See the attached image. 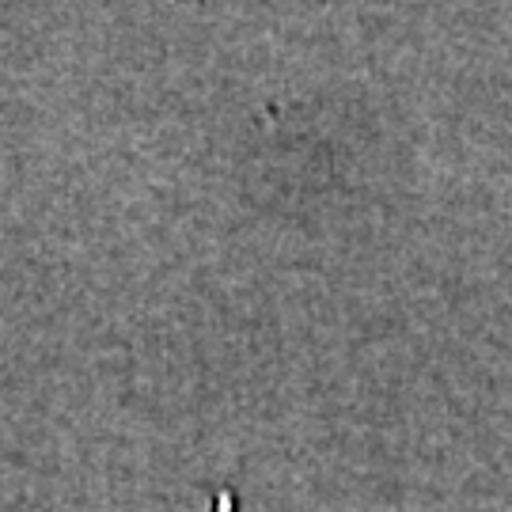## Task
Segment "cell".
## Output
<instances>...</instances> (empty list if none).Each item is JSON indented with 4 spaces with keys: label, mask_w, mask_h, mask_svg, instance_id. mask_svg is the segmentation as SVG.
Masks as SVG:
<instances>
[]
</instances>
